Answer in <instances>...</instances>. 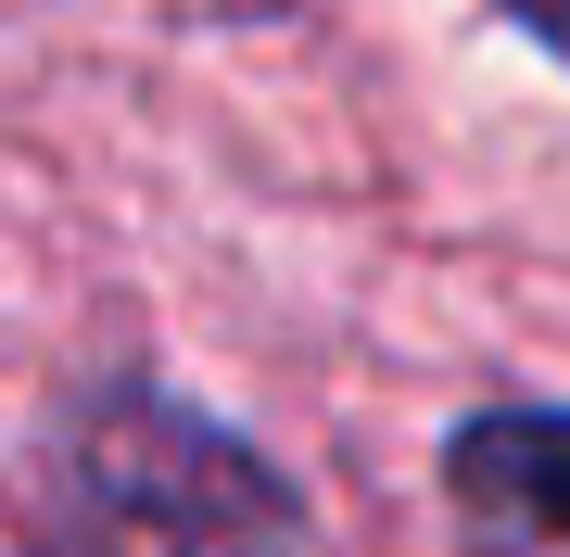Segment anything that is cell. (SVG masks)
<instances>
[{
	"mask_svg": "<svg viewBox=\"0 0 570 557\" xmlns=\"http://www.w3.org/2000/svg\"><path fill=\"white\" fill-rule=\"evenodd\" d=\"M13 557H292V495L216 418L89 392L26 456Z\"/></svg>",
	"mask_w": 570,
	"mask_h": 557,
	"instance_id": "1",
	"label": "cell"
},
{
	"mask_svg": "<svg viewBox=\"0 0 570 557\" xmlns=\"http://www.w3.org/2000/svg\"><path fill=\"white\" fill-rule=\"evenodd\" d=\"M456 533L469 557H570V418H469L456 431Z\"/></svg>",
	"mask_w": 570,
	"mask_h": 557,
	"instance_id": "2",
	"label": "cell"
},
{
	"mask_svg": "<svg viewBox=\"0 0 570 557\" xmlns=\"http://www.w3.org/2000/svg\"><path fill=\"white\" fill-rule=\"evenodd\" d=\"M508 13H520V26H532L546 51H570V0H508Z\"/></svg>",
	"mask_w": 570,
	"mask_h": 557,
	"instance_id": "3",
	"label": "cell"
}]
</instances>
